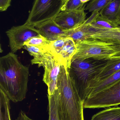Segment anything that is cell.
I'll return each instance as SVG.
<instances>
[{
	"label": "cell",
	"mask_w": 120,
	"mask_h": 120,
	"mask_svg": "<svg viewBox=\"0 0 120 120\" xmlns=\"http://www.w3.org/2000/svg\"><path fill=\"white\" fill-rule=\"evenodd\" d=\"M29 68L24 65L14 53L0 58V89L14 103L22 101L27 91Z\"/></svg>",
	"instance_id": "obj_1"
},
{
	"label": "cell",
	"mask_w": 120,
	"mask_h": 120,
	"mask_svg": "<svg viewBox=\"0 0 120 120\" xmlns=\"http://www.w3.org/2000/svg\"><path fill=\"white\" fill-rule=\"evenodd\" d=\"M66 37L72 38L75 43L84 41L89 38V20L88 19L79 26L69 30H66Z\"/></svg>",
	"instance_id": "obj_14"
},
{
	"label": "cell",
	"mask_w": 120,
	"mask_h": 120,
	"mask_svg": "<svg viewBox=\"0 0 120 120\" xmlns=\"http://www.w3.org/2000/svg\"><path fill=\"white\" fill-rule=\"evenodd\" d=\"M55 91L58 97L60 120H84V102L77 92L68 72L61 65Z\"/></svg>",
	"instance_id": "obj_2"
},
{
	"label": "cell",
	"mask_w": 120,
	"mask_h": 120,
	"mask_svg": "<svg viewBox=\"0 0 120 120\" xmlns=\"http://www.w3.org/2000/svg\"><path fill=\"white\" fill-rule=\"evenodd\" d=\"M116 23L119 26H120V14H119V16H118L117 19V21H116Z\"/></svg>",
	"instance_id": "obj_28"
},
{
	"label": "cell",
	"mask_w": 120,
	"mask_h": 120,
	"mask_svg": "<svg viewBox=\"0 0 120 120\" xmlns=\"http://www.w3.org/2000/svg\"><path fill=\"white\" fill-rule=\"evenodd\" d=\"M89 0H81V1L84 4Z\"/></svg>",
	"instance_id": "obj_29"
},
{
	"label": "cell",
	"mask_w": 120,
	"mask_h": 120,
	"mask_svg": "<svg viewBox=\"0 0 120 120\" xmlns=\"http://www.w3.org/2000/svg\"><path fill=\"white\" fill-rule=\"evenodd\" d=\"M11 51L15 53L22 48L25 42L33 37L41 35L38 30L27 23L13 26L6 31Z\"/></svg>",
	"instance_id": "obj_9"
},
{
	"label": "cell",
	"mask_w": 120,
	"mask_h": 120,
	"mask_svg": "<svg viewBox=\"0 0 120 120\" xmlns=\"http://www.w3.org/2000/svg\"><path fill=\"white\" fill-rule=\"evenodd\" d=\"M74 41L70 37H65L51 41L49 52L68 72L72 60L77 52Z\"/></svg>",
	"instance_id": "obj_8"
},
{
	"label": "cell",
	"mask_w": 120,
	"mask_h": 120,
	"mask_svg": "<svg viewBox=\"0 0 120 120\" xmlns=\"http://www.w3.org/2000/svg\"><path fill=\"white\" fill-rule=\"evenodd\" d=\"M32 65L38 64L44 69L43 80L48 87V95H51L58 89L57 83L61 64L48 52L34 57L31 60Z\"/></svg>",
	"instance_id": "obj_6"
},
{
	"label": "cell",
	"mask_w": 120,
	"mask_h": 120,
	"mask_svg": "<svg viewBox=\"0 0 120 120\" xmlns=\"http://www.w3.org/2000/svg\"><path fill=\"white\" fill-rule=\"evenodd\" d=\"M120 12V0H112L99 12V13L101 16L116 23Z\"/></svg>",
	"instance_id": "obj_16"
},
{
	"label": "cell",
	"mask_w": 120,
	"mask_h": 120,
	"mask_svg": "<svg viewBox=\"0 0 120 120\" xmlns=\"http://www.w3.org/2000/svg\"><path fill=\"white\" fill-rule=\"evenodd\" d=\"M91 120H120V107L115 106L95 114Z\"/></svg>",
	"instance_id": "obj_18"
},
{
	"label": "cell",
	"mask_w": 120,
	"mask_h": 120,
	"mask_svg": "<svg viewBox=\"0 0 120 120\" xmlns=\"http://www.w3.org/2000/svg\"><path fill=\"white\" fill-rule=\"evenodd\" d=\"M39 34L50 41L65 38L66 30H63L54 21L50 20L35 26Z\"/></svg>",
	"instance_id": "obj_13"
},
{
	"label": "cell",
	"mask_w": 120,
	"mask_h": 120,
	"mask_svg": "<svg viewBox=\"0 0 120 120\" xmlns=\"http://www.w3.org/2000/svg\"><path fill=\"white\" fill-rule=\"evenodd\" d=\"M68 0H62L63 6L62 11H64L65 7L66 5V4H67V2Z\"/></svg>",
	"instance_id": "obj_27"
},
{
	"label": "cell",
	"mask_w": 120,
	"mask_h": 120,
	"mask_svg": "<svg viewBox=\"0 0 120 120\" xmlns=\"http://www.w3.org/2000/svg\"><path fill=\"white\" fill-rule=\"evenodd\" d=\"M23 48L24 49L27 50L29 52L30 55L33 56V57L42 55L44 53L49 52L48 51L42 49L27 45H24Z\"/></svg>",
	"instance_id": "obj_23"
},
{
	"label": "cell",
	"mask_w": 120,
	"mask_h": 120,
	"mask_svg": "<svg viewBox=\"0 0 120 120\" xmlns=\"http://www.w3.org/2000/svg\"><path fill=\"white\" fill-rule=\"evenodd\" d=\"M48 120H60L58 115V97L55 92L48 95Z\"/></svg>",
	"instance_id": "obj_20"
},
{
	"label": "cell",
	"mask_w": 120,
	"mask_h": 120,
	"mask_svg": "<svg viewBox=\"0 0 120 120\" xmlns=\"http://www.w3.org/2000/svg\"><path fill=\"white\" fill-rule=\"evenodd\" d=\"M11 0H0V10L4 11L6 10L10 6Z\"/></svg>",
	"instance_id": "obj_25"
},
{
	"label": "cell",
	"mask_w": 120,
	"mask_h": 120,
	"mask_svg": "<svg viewBox=\"0 0 120 120\" xmlns=\"http://www.w3.org/2000/svg\"><path fill=\"white\" fill-rule=\"evenodd\" d=\"M108 60L87 58L71 62L68 71L69 75L84 103L85 94L88 84L97 72L106 65Z\"/></svg>",
	"instance_id": "obj_3"
},
{
	"label": "cell",
	"mask_w": 120,
	"mask_h": 120,
	"mask_svg": "<svg viewBox=\"0 0 120 120\" xmlns=\"http://www.w3.org/2000/svg\"><path fill=\"white\" fill-rule=\"evenodd\" d=\"M89 25L91 27L99 29H113L119 25L100 15L99 12H92V15L88 18Z\"/></svg>",
	"instance_id": "obj_15"
},
{
	"label": "cell",
	"mask_w": 120,
	"mask_h": 120,
	"mask_svg": "<svg viewBox=\"0 0 120 120\" xmlns=\"http://www.w3.org/2000/svg\"><path fill=\"white\" fill-rule=\"evenodd\" d=\"M89 38L96 39L112 44L120 55V26L113 29H99L89 25Z\"/></svg>",
	"instance_id": "obj_11"
},
{
	"label": "cell",
	"mask_w": 120,
	"mask_h": 120,
	"mask_svg": "<svg viewBox=\"0 0 120 120\" xmlns=\"http://www.w3.org/2000/svg\"><path fill=\"white\" fill-rule=\"evenodd\" d=\"M76 44L77 52L72 61L87 58L108 60L118 56V51L113 44L99 39L90 38Z\"/></svg>",
	"instance_id": "obj_4"
},
{
	"label": "cell",
	"mask_w": 120,
	"mask_h": 120,
	"mask_svg": "<svg viewBox=\"0 0 120 120\" xmlns=\"http://www.w3.org/2000/svg\"><path fill=\"white\" fill-rule=\"evenodd\" d=\"M120 104V80L111 86L89 96L84 103V108H99Z\"/></svg>",
	"instance_id": "obj_7"
},
{
	"label": "cell",
	"mask_w": 120,
	"mask_h": 120,
	"mask_svg": "<svg viewBox=\"0 0 120 120\" xmlns=\"http://www.w3.org/2000/svg\"><path fill=\"white\" fill-rule=\"evenodd\" d=\"M120 70V55L109 59L106 65L97 72L93 79L89 83L84 95V101L88 91L96 83L105 79Z\"/></svg>",
	"instance_id": "obj_12"
},
{
	"label": "cell",
	"mask_w": 120,
	"mask_h": 120,
	"mask_svg": "<svg viewBox=\"0 0 120 120\" xmlns=\"http://www.w3.org/2000/svg\"><path fill=\"white\" fill-rule=\"evenodd\" d=\"M84 4L81 0H68L64 11L77 10L83 7Z\"/></svg>",
	"instance_id": "obj_24"
},
{
	"label": "cell",
	"mask_w": 120,
	"mask_h": 120,
	"mask_svg": "<svg viewBox=\"0 0 120 120\" xmlns=\"http://www.w3.org/2000/svg\"><path fill=\"white\" fill-rule=\"evenodd\" d=\"M10 100L0 89V120H11Z\"/></svg>",
	"instance_id": "obj_19"
},
{
	"label": "cell",
	"mask_w": 120,
	"mask_h": 120,
	"mask_svg": "<svg viewBox=\"0 0 120 120\" xmlns=\"http://www.w3.org/2000/svg\"><path fill=\"white\" fill-rule=\"evenodd\" d=\"M15 120H34L30 118L25 114V113L22 110H20Z\"/></svg>",
	"instance_id": "obj_26"
},
{
	"label": "cell",
	"mask_w": 120,
	"mask_h": 120,
	"mask_svg": "<svg viewBox=\"0 0 120 120\" xmlns=\"http://www.w3.org/2000/svg\"><path fill=\"white\" fill-rule=\"evenodd\" d=\"M85 5L77 10L61 11L54 19L62 29L69 30L75 29L83 24L86 20Z\"/></svg>",
	"instance_id": "obj_10"
},
{
	"label": "cell",
	"mask_w": 120,
	"mask_h": 120,
	"mask_svg": "<svg viewBox=\"0 0 120 120\" xmlns=\"http://www.w3.org/2000/svg\"><path fill=\"white\" fill-rule=\"evenodd\" d=\"M120 80V70L105 79L95 84L88 91L87 94L86 99L91 95L110 86Z\"/></svg>",
	"instance_id": "obj_17"
},
{
	"label": "cell",
	"mask_w": 120,
	"mask_h": 120,
	"mask_svg": "<svg viewBox=\"0 0 120 120\" xmlns=\"http://www.w3.org/2000/svg\"><path fill=\"white\" fill-rule=\"evenodd\" d=\"M62 6V0H35L26 22L35 26L54 19Z\"/></svg>",
	"instance_id": "obj_5"
},
{
	"label": "cell",
	"mask_w": 120,
	"mask_h": 120,
	"mask_svg": "<svg viewBox=\"0 0 120 120\" xmlns=\"http://www.w3.org/2000/svg\"><path fill=\"white\" fill-rule=\"evenodd\" d=\"M112 0H91L87 5L85 10L89 12H99Z\"/></svg>",
	"instance_id": "obj_22"
},
{
	"label": "cell",
	"mask_w": 120,
	"mask_h": 120,
	"mask_svg": "<svg viewBox=\"0 0 120 120\" xmlns=\"http://www.w3.org/2000/svg\"><path fill=\"white\" fill-rule=\"evenodd\" d=\"M50 41L42 35L32 38L25 43L24 45L35 46L49 51Z\"/></svg>",
	"instance_id": "obj_21"
}]
</instances>
